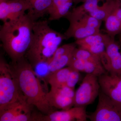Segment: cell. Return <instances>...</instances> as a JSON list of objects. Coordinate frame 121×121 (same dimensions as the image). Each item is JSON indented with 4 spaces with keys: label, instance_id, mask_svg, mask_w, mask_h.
<instances>
[{
    "label": "cell",
    "instance_id": "cell-1",
    "mask_svg": "<svg viewBox=\"0 0 121 121\" xmlns=\"http://www.w3.org/2000/svg\"><path fill=\"white\" fill-rule=\"evenodd\" d=\"M35 22L25 13L1 26L0 39L12 63L25 56L31 43Z\"/></svg>",
    "mask_w": 121,
    "mask_h": 121
},
{
    "label": "cell",
    "instance_id": "cell-2",
    "mask_svg": "<svg viewBox=\"0 0 121 121\" xmlns=\"http://www.w3.org/2000/svg\"><path fill=\"white\" fill-rule=\"evenodd\" d=\"M11 66L19 84L20 90L29 104L40 112L48 114L53 111L39 78L25 56Z\"/></svg>",
    "mask_w": 121,
    "mask_h": 121
},
{
    "label": "cell",
    "instance_id": "cell-3",
    "mask_svg": "<svg viewBox=\"0 0 121 121\" xmlns=\"http://www.w3.org/2000/svg\"><path fill=\"white\" fill-rule=\"evenodd\" d=\"M64 40L66 39L64 34L52 28L47 21H35L31 43L25 56L33 68L47 62Z\"/></svg>",
    "mask_w": 121,
    "mask_h": 121
},
{
    "label": "cell",
    "instance_id": "cell-4",
    "mask_svg": "<svg viewBox=\"0 0 121 121\" xmlns=\"http://www.w3.org/2000/svg\"><path fill=\"white\" fill-rule=\"evenodd\" d=\"M24 96L11 65L0 57V111Z\"/></svg>",
    "mask_w": 121,
    "mask_h": 121
},
{
    "label": "cell",
    "instance_id": "cell-5",
    "mask_svg": "<svg viewBox=\"0 0 121 121\" xmlns=\"http://www.w3.org/2000/svg\"><path fill=\"white\" fill-rule=\"evenodd\" d=\"M100 91L98 77L86 74L75 92L74 106L86 107L92 104L99 96Z\"/></svg>",
    "mask_w": 121,
    "mask_h": 121
},
{
    "label": "cell",
    "instance_id": "cell-6",
    "mask_svg": "<svg viewBox=\"0 0 121 121\" xmlns=\"http://www.w3.org/2000/svg\"><path fill=\"white\" fill-rule=\"evenodd\" d=\"M94 112L88 115L91 121H121V109L100 89Z\"/></svg>",
    "mask_w": 121,
    "mask_h": 121
},
{
    "label": "cell",
    "instance_id": "cell-7",
    "mask_svg": "<svg viewBox=\"0 0 121 121\" xmlns=\"http://www.w3.org/2000/svg\"><path fill=\"white\" fill-rule=\"evenodd\" d=\"M33 107L23 96L0 111V121H32Z\"/></svg>",
    "mask_w": 121,
    "mask_h": 121
},
{
    "label": "cell",
    "instance_id": "cell-8",
    "mask_svg": "<svg viewBox=\"0 0 121 121\" xmlns=\"http://www.w3.org/2000/svg\"><path fill=\"white\" fill-rule=\"evenodd\" d=\"M75 92L74 89L66 86L51 87L47 93V97L49 105L52 108L67 110L74 106Z\"/></svg>",
    "mask_w": 121,
    "mask_h": 121
},
{
    "label": "cell",
    "instance_id": "cell-9",
    "mask_svg": "<svg viewBox=\"0 0 121 121\" xmlns=\"http://www.w3.org/2000/svg\"><path fill=\"white\" fill-rule=\"evenodd\" d=\"M119 42L111 38L106 44L105 51L100 56L102 64L106 70L111 74H121V52Z\"/></svg>",
    "mask_w": 121,
    "mask_h": 121
},
{
    "label": "cell",
    "instance_id": "cell-10",
    "mask_svg": "<svg viewBox=\"0 0 121 121\" xmlns=\"http://www.w3.org/2000/svg\"><path fill=\"white\" fill-rule=\"evenodd\" d=\"M87 118L86 107H82L74 106L48 114L35 113L33 116V121H86Z\"/></svg>",
    "mask_w": 121,
    "mask_h": 121
},
{
    "label": "cell",
    "instance_id": "cell-11",
    "mask_svg": "<svg viewBox=\"0 0 121 121\" xmlns=\"http://www.w3.org/2000/svg\"><path fill=\"white\" fill-rule=\"evenodd\" d=\"M98 79L101 90L121 109V74L107 72Z\"/></svg>",
    "mask_w": 121,
    "mask_h": 121
},
{
    "label": "cell",
    "instance_id": "cell-12",
    "mask_svg": "<svg viewBox=\"0 0 121 121\" xmlns=\"http://www.w3.org/2000/svg\"><path fill=\"white\" fill-rule=\"evenodd\" d=\"M31 8L29 0H0V20L4 23L17 19Z\"/></svg>",
    "mask_w": 121,
    "mask_h": 121
},
{
    "label": "cell",
    "instance_id": "cell-13",
    "mask_svg": "<svg viewBox=\"0 0 121 121\" xmlns=\"http://www.w3.org/2000/svg\"><path fill=\"white\" fill-rule=\"evenodd\" d=\"M77 44L74 43L66 44L59 47L47 63L48 68L51 73L68 66Z\"/></svg>",
    "mask_w": 121,
    "mask_h": 121
},
{
    "label": "cell",
    "instance_id": "cell-14",
    "mask_svg": "<svg viewBox=\"0 0 121 121\" xmlns=\"http://www.w3.org/2000/svg\"><path fill=\"white\" fill-rule=\"evenodd\" d=\"M111 38L107 33L99 32L83 39L76 40L75 42L79 47L87 50L100 58L105 51L106 44Z\"/></svg>",
    "mask_w": 121,
    "mask_h": 121
},
{
    "label": "cell",
    "instance_id": "cell-15",
    "mask_svg": "<svg viewBox=\"0 0 121 121\" xmlns=\"http://www.w3.org/2000/svg\"><path fill=\"white\" fill-rule=\"evenodd\" d=\"M104 21L107 34L111 38L121 35V7L115 0H112L111 9Z\"/></svg>",
    "mask_w": 121,
    "mask_h": 121
},
{
    "label": "cell",
    "instance_id": "cell-16",
    "mask_svg": "<svg viewBox=\"0 0 121 121\" xmlns=\"http://www.w3.org/2000/svg\"><path fill=\"white\" fill-rule=\"evenodd\" d=\"M68 21L69 27L64 33L66 40L71 38L81 39L100 32V30L91 28L78 21L71 20Z\"/></svg>",
    "mask_w": 121,
    "mask_h": 121
},
{
    "label": "cell",
    "instance_id": "cell-17",
    "mask_svg": "<svg viewBox=\"0 0 121 121\" xmlns=\"http://www.w3.org/2000/svg\"><path fill=\"white\" fill-rule=\"evenodd\" d=\"M67 66L70 67L79 72L92 74L98 77L107 72L102 64L84 61L76 58L73 56Z\"/></svg>",
    "mask_w": 121,
    "mask_h": 121
},
{
    "label": "cell",
    "instance_id": "cell-18",
    "mask_svg": "<svg viewBox=\"0 0 121 121\" xmlns=\"http://www.w3.org/2000/svg\"><path fill=\"white\" fill-rule=\"evenodd\" d=\"M74 0H53L48 11V20L55 21L65 17L70 11Z\"/></svg>",
    "mask_w": 121,
    "mask_h": 121
},
{
    "label": "cell",
    "instance_id": "cell-19",
    "mask_svg": "<svg viewBox=\"0 0 121 121\" xmlns=\"http://www.w3.org/2000/svg\"><path fill=\"white\" fill-rule=\"evenodd\" d=\"M53 0H29L32 8L28 11V15L34 21L48 13Z\"/></svg>",
    "mask_w": 121,
    "mask_h": 121
},
{
    "label": "cell",
    "instance_id": "cell-20",
    "mask_svg": "<svg viewBox=\"0 0 121 121\" xmlns=\"http://www.w3.org/2000/svg\"><path fill=\"white\" fill-rule=\"evenodd\" d=\"M72 69L71 68L67 66L50 74L47 79L51 87L65 86Z\"/></svg>",
    "mask_w": 121,
    "mask_h": 121
},
{
    "label": "cell",
    "instance_id": "cell-21",
    "mask_svg": "<svg viewBox=\"0 0 121 121\" xmlns=\"http://www.w3.org/2000/svg\"><path fill=\"white\" fill-rule=\"evenodd\" d=\"M73 56L84 61L102 65L99 56L79 47L76 48L74 50Z\"/></svg>",
    "mask_w": 121,
    "mask_h": 121
},
{
    "label": "cell",
    "instance_id": "cell-22",
    "mask_svg": "<svg viewBox=\"0 0 121 121\" xmlns=\"http://www.w3.org/2000/svg\"><path fill=\"white\" fill-rule=\"evenodd\" d=\"M101 0H86L82 4L75 7L70 12L76 13H89L93 12L99 5Z\"/></svg>",
    "mask_w": 121,
    "mask_h": 121
},
{
    "label": "cell",
    "instance_id": "cell-23",
    "mask_svg": "<svg viewBox=\"0 0 121 121\" xmlns=\"http://www.w3.org/2000/svg\"><path fill=\"white\" fill-rule=\"evenodd\" d=\"M80 72L72 68L69 74L65 86L71 89H74L75 86L78 83L80 78Z\"/></svg>",
    "mask_w": 121,
    "mask_h": 121
},
{
    "label": "cell",
    "instance_id": "cell-24",
    "mask_svg": "<svg viewBox=\"0 0 121 121\" xmlns=\"http://www.w3.org/2000/svg\"><path fill=\"white\" fill-rule=\"evenodd\" d=\"M86 0H74L73 3L75 4H78L80 3H83Z\"/></svg>",
    "mask_w": 121,
    "mask_h": 121
},
{
    "label": "cell",
    "instance_id": "cell-25",
    "mask_svg": "<svg viewBox=\"0 0 121 121\" xmlns=\"http://www.w3.org/2000/svg\"><path fill=\"white\" fill-rule=\"evenodd\" d=\"M120 35V36L119 37V43H120V45H121V35Z\"/></svg>",
    "mask_w": 121,
    "mask_h": 121
},
{
    "label": "cell",
    "instance_id": "cell-26",
    "mask_svg": "<svg viewBox=\"0 0 121 121\" xmlns=\"http://www.w3.org/2000/svg\"><path fill=\"white\" fill-rule=\"evenodd\" d=\"M115 0L117 1V2H118L119 5L121 7V0Z\"/></svg>",
    "mask_w": 121,
    "mask_h": 121
}]
</instances>
